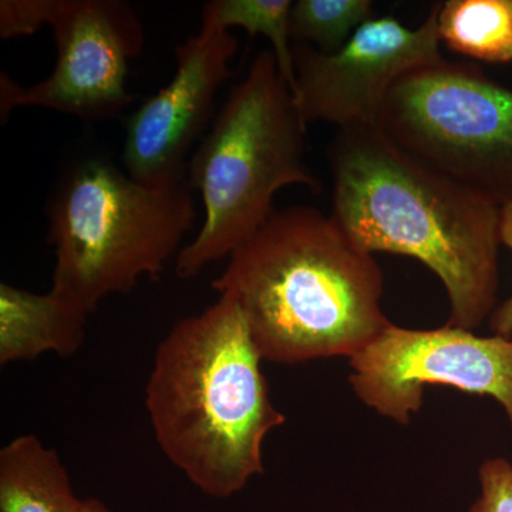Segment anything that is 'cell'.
Returning a JSON list of instances; mask_svg holds the SVG:
<instances>
[{
	"label": "cell",
	"mask_w": 512,
	"mask_h": 512,
	"mask_svg": "<svg viewBox=\"0 0 512 512\" xmlns=\"http://www.w3.org/2000/svg\"><path fill=\"white\" fill-rule=\"evenodd\" d=\"M500 239L501 245L512 251V201L501 205ZM490 328L494 335L512 338V296L491 313Z\"/></svg>",
	"instance_id": "ac0fdd59"
},
{
	"label": "cell",
	"mask_w": 512,
	"mask_h": 512,
	"mask_svg": "<svg viewBox=\"0 0 512 512\" xmlns=\"http://www.w3.org/2000/svg\"><path fill=\"white\" fill-rule=\"evenodd\" d=\"M370 0H298L291 9L293 43H306L332 55L348 43L357 29L373 18Z\"/></svg>",
	"instance_id": "9a60e30c"
},
{
	"label": "cell",
	"mask_w": 512,
	"mask_h": 512,
	"mask_svg": "<svg viewBox=\"0 0 512 512\" xmlns=\"http://www.w3.org/2000/svg\"><path fill=\"white\" fill-rule=\"evenodd\" d=\"M440 43L437 3L419 28H407L393 16L369 19L332 55L293 43V99L303 123L376 126L397 80L444 60Z\"/></svg>",
	"instance_id": "9c48e42d"
},
{
	"label": "cell",
	"mask_w": 512,
	"mask_h": 512,
	"mask_svg": "<svg viewBox=\"0 0 512 512\" xmlns=\"http://www.w3.org/2000/svg\"><path fill=\"white\" fill-rule=\"evenodd\" d=\"M481 494L468 512H512V464L488 458L478 470Z\"/></svg>",
	"instance_id": "e0dca14e"
},
{
	"label": "cell",
	"mask_w": 512,
	"mask_h": 512,
	"mask_svg": "<svg viewBox=\"0 0 512 512\" xmlns=\"http://www.w3.org/2000/svg\"><path fill=\"white\" fill-rule=\"evenodd\" d=\"M383 272L332 215L306 205L275 210L231 255L212 288L237 301L268 362L352 359L392 323Z\"/></svg>",
	"instance_id": "7a4b0ae2"
},
{
	"label": "cell",
	"mask_w": 512,
	"mask_h": 512,
	"mask_svg": "<svg viewBox=\"0 0 512 512\" xmlns=\"http://www.w3.org/2000/svg\"><path fill=\"white\" fill-rule=\"evenodd\" d=\"M55 69L35 86L0 76L2 120L16 107L37 106L84 121L110 120L133 103L130 64L143 53V22L124 0H57L50 20Z\"/></svg>",
	"instance_id": "ba28073f"
},
{
	"label": "cell",
	"mask_w": 512,
	"mask_h": 512,
	"mask_svg": "<svg viewBox=\"0 0 512 512\" xmlns=\"http://www.w3.org/2000/svg\"><path fill=\"white\" fill-rule=\"evenodd\" d=\"M291 0H212L201 9V29L228 30L242 28L249 36L262 35L272 43L279 72L292 94L296 76L291 37Z\"/></svg>",
	"instance_id": "5bb4252c"
},
{
	"label": "cell",
	"mask_w": 512,
	"mask_h": 512,
	"mask_svg": "<svg viewBox=\"0 0 512 512\" xmlns=\"http://www.w3.org/2000/svg\"><path fill=\"white\" fill-rule=\"evenodd\" d=\"M376 126L431 170L495 204L512 201V90L480 67L444 59L404 74Z\"/></svg>",
	"instance_id": "8992f818"
},
{
	"label": "cell",
	"mask_w": 512,
	"mask_h": 512,
	"mask_svg": "<svg viewBox=\"0 0 512 512\" xmlns=\"http://www.w3.org/2000/svg\"><path fill=\"white\" fill-rule=\"evenodd\" d=\"M237 52V37L228 30L200 29L177 46L173 79L127 119L123 164L128 175L150 185L187 177L188 151L207 130Z\"/></svg>",
	"instance_id": "30bf717a"
},
{
	"label": "cell",
	"mask_w": 512,
	"mask_h": 512,
	"mask_svg": "<svg viewBox=\"0 0 512 512\" xmlns=\"http://www.w3.org/2000/svg\"><path fill=\"white\" fill-rule=\"evenodd\" d=\"M80 512H111L109 508L106 507L103 503H100L99 500H94V498H87V500H83L82 510Z\"/></svg>",
	"instance_id": "d6986e66"
},
{
	"label": "cell",
	"mask_w": 512,
	"mask_h": 512,
	"mask_svg": "<svg viewBox=\"0 0 512 512\" xmlns=\"http://www.w3.org/2000/svg\"><path fill=\"white\" fill-rule=\"evenodd\" d=\"M330 215L369 254L410 256L446 288V325L474 330L497 308L501 205L431 170L373 124L328 146Z\"/></svg>",
	"instance_id": "6da1fadb"
},
{
	"label": "cell",
	"mask_w": 512,
	"mask_h": 512,
	"mask_svg": "<svg viewBox=\"0 0 512 512\" xmlns=\"http://www.w3.org/2000/svg\"><path fill=\"white\" fill-rule=\"evenodd\" d=\"M57 0H2L0 2V37L32 36L49 26Z\"/></svg>",
	"instance_id": "2e32d148"
},
{
	"label": "cell",
	"mask_w": 512,
	"mask_h": 512,
	"mask_svg": "<svg viewBox=\"0 0 512 512\" xmlns=\"http://www.w3.org/2000/svg\"><path fill=\"white\" fill-rule=\"evenodd\" d=\"M306 127L274 52L262 50L187 165L188 184L201 195L204 221L178 254L175 274L194 278L231 255L271 217L282 188L303 185L320 191L305 160Z\"/></svg>",
	"instance_id": "277c9868"
},
{
	"label": "cell",
	"mask_w": 512,
	"mask_h": 512,
	"mask_svg": "<svg viewBox=\"0 0 512 512\" xmlns=\"http://www.w3.org/2000/svg\"><path fill=\"white\" fill-rule=\"evenodd\" d=\"M441 42L468 59L512 62V0H447L437 3Z\"/></svg>",
	"instance_id": "4fadbf2b"
},
{
	"label": "cell",
	"mask_w": 512,
	"mask_h": 512,
	"mask_svg": "<svg viewBox=\"0 0 512 512\" xmlns=\"http://www.w3.org/2000/svg\"><path fill=\"white\" fill-rule=\"evenodd\" d=\"M59 454L33 434L0 450V512H80Z\"/></svg>",
	"instance_id": "7c38bea8"
},
{
	"label": "cell",
	"mask_w": 512,
	"mask_h": 512,
	"mask_svg": "<svg viewBox=\"0 0 512 512\" xmlns=\"http://www.w3.org/2000/svg\"><path fill=\"white\" fill-rule=\"evenodd\" d=\"M262 357L227 293L175 323L154 355L146 407L165 457L202 493L237 494L264 473L266 436L285 423Z\"/></svg>",
	"instance_id": "3957f363"
},
{
	"label": "cell",
	"mask_w": 512,
	"mask_h": 512,
	"mask_svg": "<svg viewBox=\"0 0 512 512\" xmlns=\"http://www.w3.org/2000/svg\"><path fill=\"white\" fill-rule=\"evenodd\" d=\"M46 212L56 255L50 289L90 315L107 296L163 274L197 218L187 177L144 184L96 157L67 171Z\"/></svg>",
	"instance_id": "5b68a950"
},
{
	"label": "cell",
	"mask_w": 512,
	"mask_h": 512,
	"mask_svg": "<svg viewBox=\"0 0 512 512\" xmlns=\"http://www.w3.org/2000/svg\"><path fill=\"white\" fill-rule=\"evenodd\" d=\"M90 313L76 299L50 289L33 293L0 284V365L45 353L74 355L86 338Z\"/></svg>",
	"instance_id": "8fae6325"
},
{
	"label": "cell",
	"mask_w": 512,
	"mask_h": 512,
	"mask_svg": "<svg viewBox=\"0 0 512 512\" xmlns=\"http://www.w3.org/2000/svg\"><path fill=\"white\" fill-rule=\"evenodd\" d=\"M349 365L357 399L402 426L423 406L426 386L493 397L512 426V338H485L450 325L416 330L392 323Z\"/></svg>",
	"instance_id": "52a82bcc"
}]
</instances>
